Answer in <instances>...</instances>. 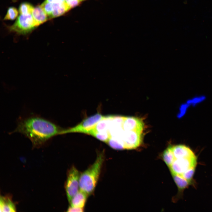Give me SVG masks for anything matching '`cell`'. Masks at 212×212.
<instances>
[{"label": "cell", "instance_id": "cb8c5ba5", "mask_svg": "<svg viewBox=\"0 0 212 212\" xmlns=\"http://www.w3.org/2000/svg\"><path fill=\"white\" fill-rule=\"evenodd\" d=\"M83 0H81V1H83Z\"/></svg>", "mask_w": 212, "mask_h": 212}, {"label": "cell", "instance_id": "8992f818", "mask_svg": "<svg viewBox=\"0 0 212 212\" xmlns=\"http://www.w3.org/2000/svg\"><path fill=\"white\" fill-rule=\"evenodd\" d=\"M196 155L191 157L175 158L169 168L172 174L181 175L188 170L196 167Z\"/></svg>", "mask_w": 212, "mask_h": 212}, {"label": "cell", "instance_id": "603a6c76", "mask_svg": "<svg viewBox=\"0 0 212 212\" xmlns=\"http://www.w3.org/2000/svg\"><path fill=\"white\" fill-rule=\"evenodd\" d=\"M48 2L55 3H63L65 2V0H46Z\"/></svg>", "mask_w": 212, "mask_h": 212}, {"label": "cell", "instance_id": "d6986e66", "mask_svg": "<svg viewBox=\"0 0 212 212\" xmlns=\"http://www.w3.org/2000/svg\"><path fill=\"white\" fill-rule=\"evenodd\" d=\"M41 6L49 18L53 10V3L45 1Z\"/></svg>", "mask_w": 212, "mask_h": 212}, {"label": "cell", "instance_id": "277c9868", "mask_svg": "<svg viewBox=\"0 0 212 212\" xmlns=\"http://www.w3.org/2000/svg\"><path fill=\"white\" fill-rule=\"evenodd\" d=\"M97 113L83 120L75 127L66 130H63L61 135L72 132H80L87 134L90 130L94 128L96 124L104 117Z\"/></svg>", "mask_w": 212, "mask_h": 212}, {"label": "cell", "instance_id": "4fadbf2b", "mask_svg": "<svg viewBox=\"0 0 212 212\" xmlns=\"http://www.w3.org/2000/svg\"><path fill=\"white\" fill-rule=\"evenodd\" d=\"M1 212H16L14 205L9 198L1 196L0 199Z\"/></svg>", "mask_w": 212, "mask_h": 212}, {"label": "cell", "instance_id": "ba28073f", "mask_svg": "<svg viewBox=\"0 0 212 212\" xmlns=\"http://www.w3.org/2000/svg\"><path fill=\"white\" fill-rule=\"evenodd\" d=\"M144 123L141 119L133 117H125L123 127L125 131H132L142 133Z\"/></svg>", "mask_w": 212, "mask_h": 212}, {"label": "cell", "instance_id": "5bb4252c", "mask_svg": "<svg viewBox=\"0 0 212 212\" xmlns=\"http://www.w3.org/2000/svg\"><path fill=\"white\" fill-rule=\"evenodd\" d=\"M162 158L164 162L168 167L171 165L175 159L172 150L171 146H168L163 152Z\"/></svg>", "mask_w": 212, "mask_h": 212}, {"label": "cell", "instance_id": "6da1fadb", "mask_svg": "<svg viewBox=\"0 0 212 212\" xmlns=\"http://www.w3.org/2000/svg\"><path fill=\"white\" fill-rule=\"evenodd\" d=\"M63 130L43 118L32 116L21 119L12 132H19L29 139L34 147L40 146L52 138L61 135Z\"/></svg>", "mask_w": 212, "mask_h": 212}, {"label": "cell", "instance_id": "2e32d148", "mask_svg": "<svg viewBox=\"0 0 212 212\" xmlns=\"http://www.w3.org/2000/svg\"><path fill=\"white\" fill-rule=\"evenodd\" d=\"M111 148L117 150L124 149L123 142L117 139L110 138L106 143Z\"/></svg>", "mask_w": 212, "mask_h": 212}, {"label": "cell", "instance_id": "3957f363", "mask_svg": "<svg viewBox=\"0 0 212 212\" xmlns=\"http://www.w3.org/2000/svg\"><path fill=\"white\" fill-rule=\"evenodd\" d=\"M38 26L31 14H21L14 24L9 27V30L19 34L26 35Z\"/></svg>", "mask_w": 212, "mask_h": 212}, {"label": "cell", "instance_id": "7a4b0ae2", "mask_svg": "<svg viewBox=\"0 0 212 212\" xmlns=\"http://www.w3.org/2000/svg\"><path fill=\"white\" fill-rule=\"evenodd\" d=\"M103 152L98 154L94 163L80 174V190L89 196L94 192L105 161Z\"/></svg>", "mask_w": 212, "mask_h": 212}, {"label": "cell", "instance_id": "52a82bcc", "mask_svg": "<svg viewBox=\"0 0 212 212\" xmlns=\"http://www.w3.org/2000/svg\"><path fill=\"white\" fill-rule=\"evenodd\" d=\"M125 149L131 150L138 147L142 141V133L132 131H124L123 136Z\"/></svg>", "mask_w": 212, "mask_h": 212}, {"label": "cell", "instance_id": "5b68a950", "mask_svg": "<svg viewBox=\"0 0 212 212\" xmlns=\"http://www.w3.org/2000/svg\"><path fill=\"white\" fill-rule=\"evenodd\" d=\"M80 174L77 169L72 166L68 173L65 188L69 202L80 190Z\"/></svg>", "mask_w": 212, "mask_h": 212}, {"label": "cell", "instance_id": "e0dca14e", "mask_svg": "<svg viewBox=\"0 0 212 212\" xmlns=\"http://www.w3.org/2000/svg\"><path fill=\"white\" fill-rule=\"evenodd\" d=\"M34 7L29 3L23 2L20 5L19 11L21 14L26 15L32 14Z\"/></svg>", "mask_w": 212, "mask_h": 212}, {"label": "cell", "instance_id": "ffe728a7", "mask_svg": "<svg viewBox=\"0 0 212 212\" xmlns=\"http://www.w3.org/2000/svg\"><path fill=\"white\" fill-rule=\"evenodd\" d=\"M196 167L193 168L183 173L181 176L190 183L193 178Z\"/></svg>", "mask_w": 212, "mask_h": 212}, {"label": "cell", "instance_id": "9a60e30c", "mask_svg": "<svg viewBox=\"0 0 212 212\" xmlns=\"http://www.w3.org/2000/svg\"><path fill=\"white\" fill-rule=\"evenodd\" d=\"M172 175L179 191L183 190L186 188L190 183L180 175L172 174Z\"/></svg>", "mask_w": 212, "mask_h": 212}, {"label": "cell", "instance_id": "7c38bea8", "mask_svg": "<svg viewBox=\"0 0 212 212\" xmlns=\"http://www.w3.org/2000/svg\"><path fill=\"white\" fill-rule=\"evenodd\" d=\"M53 10L49 17L50 18L60 16L70 10L65 1L63 3H53Z\"/></svg>", "mask_w": 212, "mask_h": 212}, {"label": "cell", "instance_id": "8fae6325", "mask_svg": "<svg viewBox=\"0 0 212 212\" xmlns=\"http://www.w3.org/2000/svg\"><path fill=\"white\" fill-rule=\"evenodd\" d=\"M32 15L38 26L46 21L48 19V15L41 5L34 8Z\"/></svg>", "mask_w": 212, "mask_h": 212}, {"label": "cell", "instance_id": "7402d4cb", "mask_svg": "<svg viewBox=\"0 0 212 212\" xmlns=\"http://www.w3.org/2000/svg\"><path fill=\"white\" fill-rule=\"evenodd\" d=\"M84 208L72 206H70L67 209V212H80L84 211Z\"/></svg>", "mask_w": 212, "mask_h": 212}, {"label": "cell", "instance_id": "30bf717a", "mask_svg": "<svg viewBox=\"0 0 212 212\" xmlns=\"http://www.w3.org/2000/svg\"><path fill=\"white\" fill-rule=\"evenodd\" d=\"M89 195L80 190L69 202L72 206L84 208Z\"/></svg>", "mask_w": 212, "mask_h": 212}, {"label": "cell", "instance_id": "9c48e42d", "mask_svg": "<svg viewBox=\"0 0 212 212\" xmlns=\"http://www.w3.org/2000/svg\"><path fill=\"white\" fill-rule=\"evenodd\" d=\"M171 148L175 158H189L195 156L192 150L184 145L171 146Z\"/></svg>", "mask_w": 212, "mask_h": 212}, {"label": "cell", "instance_id": "ac0fdd59", "mask_svg": "<svg viewBox=\"0 0 212 212\" xmlns=\"http://www.w3.org/2000/svg\"><path fill=\"white\" fill-rule=\"evenodd\" d=\"M18 15V11L16 8L14 7H9L8 9L4 20H14L16 18Z\"/></svg>", "mask_w": 212, "mask_h": 212}, {"label": "cell", "instance_id": "44dd1931", "mask_svg": "<svg viewBox=\"0 0 212 212\" xmlns=\"http://www.w3.org/2000/svg\"><path fill=\"white\" fill-rule=\"evenodd\" d=\"M65 1L70 9L78 5L82 1L81 0H65Z\"/></svg>", "mask_w": 212, "mask_h": 212}]
</instances>
